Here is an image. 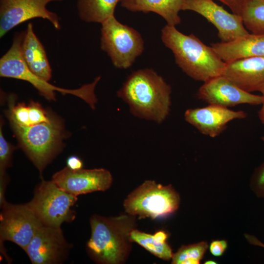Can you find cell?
I'll list each match as a JSON object with an SVG mask.
<instances>
[{
  "instance_id": "obj_2",
  "label": "cell",
  "mask_w": 264,
  "mask_h": 264,
  "mask_svg": "<svg viewBox=\"0 0 264 264\" xmlns=\"http://www.w3.org/2000/svg\"><path fill=\"white\" fill-rule=\"evenodd\" d=\"M161 40L178 67L194 80L205 82L222 74L225 63L193 34L185 35L167 24L161 30Z\"/></svg>"
},
{
  "instance_id": "obj_9",
  "label": "cell",
  "mask_w": 264,
  "mask_h": 264,
  "mask_svg": "<svg viewBox=\"0 0 264 264\" xmlns=\"http://www.w3.org/2000/svg\"><path fill=\"white\" fill-rule=\"evenodd\" d=\"M0 214V250L8 262H11L3 244L11 241L24 251L38 229L43 224L27 203L14 204L7 202Z\"/></svg>"
},
{
  "instance_id": "obj_31",
  "label": "cell",
  "mask_w": 264,
  "mask_h": 264,
  "mask_svg": "<svg viewBox=\"0 0 264 264\" xmlns=\"http://www.w3.org/2000/svg\"><path fill=\"white\" fill-rule=\"evenodd\" d=\"M245 237L249 243L264 248V243L260 242L255 237L247 234L245 235Z\"/></svg>"
},
{
  "instance_id": "obj_32",
  "label": "cell",
  "mask_w": 264,
  "mask_h": 264,
  "mask_svg": "<svg viewBox=\"0 0 264 264\" xmlns=\"http://www.w3.org/2000/svg\"><path fill=\"white\" fill-rule=\"evenodd\" d=\"M263 97V101L262 104V108L258 112V115L260 120L262 123L264 124V88L261 91Z\"/></svg>"
},
{
  "instance_id": "obj_4",
  "label": "cell",
  "mask_w": 264,
  "mask_h": 264,
  "mask_svg": "<svg viewBox=\"0 0 264 264\" xmlns=\"http://www.w3.org/2000/svg\"><path fill=\"white\" fill-rule=\"evenodd\" d=\"M24 34L25 31L15 33L12 45L0 58V77L28 82L48 100H56L55 91H57L63 94H70L78 97L87 103L91 108L95 109L97 99L94 90L101 77H97L92 83L73 89L60 88L41 79L32 72L23 58L22 45Z\"/></svg>"
},
{
  "instance_id": "obj_19",
  "label": "cell",
  "mask_w": 264,
  "mask_h": 264,
  "mask_svg": "<svg viewBox=\"0 0 264 264\" xmlns=\"http://www.w3.org/2000/svg\"><path fill=\"white\" fill-rule=\"evenodd\" d=\"M121 3L131 11L157 14L170 25L176 26L181 22L179 12L182 10L184 0H122Z\"/></svg>"
},
{
  "instance_id": "obj_7",
  "label": "cell",
  "mask_w": 264,
  "mask_h": 264,
  "mask_svg": "<svg viewBox=\"0 0 264 264\" xmlns=\"http://www.w3.org/2000/svg\"><path fill=\"white\" fill-rule=\"evenodd\" d=\"M100 46L117 68L131 67L144 49L141 34L113 16L102 23Z\"/></svg>"
},
{
  "instance_id": "obj_6",
  "label": "cell",
  "mask_w": 264,
  "mask_h": 264,
  "mask_svg": "<svg viewBox=\"0 0 264 264\" xmlns=\"http://www.w3.org/2000/svg\"><path fill=\"white\" fill-rule=\"evenodd\" d=\"M179 203L180 196L171 185L147 180L127 196L123 205L129 215L154 219L174 213Z\"/></svg>"
},
{
  "instance_id": "obj_24",
  "label": "cell",
  "mask_w": 264,
  "mask_h": 264,
  "mask_svg": "<svg viewBox=\"0 0 264 264\" xmlns=\"http://www.w3.org/2000/svg\"><path fill=\"white\" fill-rule=\"evenodd\" d=\"M2 124L0 128V173H5L6 169L11 165L14 146L4 137L2 132Z\"/></svg>"
},
{
  "instance_id": "obj_1",
  "label": "cell",
  "mask_w": 264,
  "mask_h": 264,
  "mask_svg": "<svg viewBox=\"0 0 264 264\" xmlns=\"http://www.w3.org/2000/svg\"><path fill=\"white\" fill-rule=\"evenodd\" d=\"M172 89L164 79L151 68L138 69L127 78L117 92L135 117L161 123L168 116Z\"/></svg>"
},
{
  "instance_id": "obj_13",
  "label": "cell",
  "mask_w": 264,
  "mask_h": 264,
  "mask_svg": "<svg viewBox=\"0 0 264 264\" xmlns=\"http://www.w3.org/2000/svg\"><path fill=\"white\" fill-rule=\"evenodd\" d=\"M52 180L65 191L78 197L98 191H105L112 183L110 171L104 168L72 170L67 167L55 173Z\"/></svg>"
},
{
  "instance_id": "obj_15",
  "label": "cell",
  "mask_w": 264,
  "mask_h": 264,
  "mask_svg": "<svg viewBox=\"0 0 264 264\" xmlns=\"http://www.w3.org/2000/svg\"><path fill=\"white\" fill-rule=\"evenodd\" d=\"M184 116L185 121L200 133L214 138L226 129L229 122L245 118L247 114L243 111L209 104L205 107L187 109Z\"/></svg>"
},
{
  "instance_id": "obj_26",
  "label": "cell",
  "mask_w": 264,
  "mask_h": 264,
  "mask_svg": "<svg viewBox=\"0 0 264 264\" xmlns=\"http://www.w3.org/2000/svg\"><path fill=\"white\" fill-rule=\"evenodd\" d=\"M250 187L257 196L264 198V162L254 172Z\"/></svg>"
},
{
  "instance_id": "obj_28",
  "label": "cell",
  "mask_w": 264,
  "mask_h": 264,
  "mask_svg": "<svg viewBox=\"0 0 264 264\" xmlns=\"http://www.w3.org/2000/svg\"><path fill=\"white\" fill-rule=\"evenodd\" d=\"M8 176L5 173H0V208H1L7 202L5 198V193L8 183Z\"/></svg>"
},
{
  "instance_id": "obj_20",
  "label": "cell",
  "mask_w": 264,
  "mask_h": 264,
  "mask_svg": "<svg viewBox=\"0 0 264 264\" xmlns=\"http://www.w3.org/2000/svg\"><path fill=\"white\" fill-rule=\"evenodd\" d=\"M168 234L163 230L154 235L141 232L135 228L130 234V239L142 246L156 257L164 260L172 259L173 254L171 246L167 242Z\"/></svg>"
},
{
  "instance_id": "obj_22",
  "label": "cell",
  "mask_w": 264,
  "mask_h": 264,
  "mask_svg": "<svg viewBox=\"0 0 264 264\" xmlns=\"http://www.w3.org/2000/svg\"><path fill=\"white\" fill-rule=\"evenodd\" d=\"M238 15L251 33L264 34V0H246Z\"/></svg>"
},
{
  "instance_id": "obj_25",
  "label": "cell",
  "mask_w": 264,
  "mask_h": 264,
  "mask_svg": "<svg viewBox=\"0 0 264 264\" xmlns=\"http://www.w3.org/2000/svg\"><path fill=\"white\" fill-rule=\"evenodd\" d=\"M28 106L30 126L50 120L51 116L38 102L32 101Z\"/></svg>"
},
{
  "instance_id": "obj_27",
  "label": "cell",
  "mask_w": 264,
  "mask_h": 264,
  "mask_svg": "<svg viewBox=\"0 0 264 264\" xmlns=\"http://www.w3.org/2000/svg\"><path fill=\"white\" fill-rule=\"evenodd\" d=\"M227 247V242L224 240H216L211 242L209 246L211 253L214 256H221Z\"/></svg>"
},
{
  "instance_id": "obj_16",
  "label": "cell",
  "mask_w": 264,
  "mask_h": 264,
  "mask_svg": "<svg viewBox=\"0 0 264 264\" xmlns=\"http://www.w3.org/2000/svg\"><path fill=\"white\" fill-rule=\"evenodd\" d=\"M221 75L245 91L261 92L264 88V57L250 56L225 63Z\"/></svg>"
},
{
  "instance_id": "obj_3",
  "label": "cell",
  "mask_w": 264,
  "mask_h": 264,
  "mask_svg": "<svg viewBox=\"0 0 264 264\" xmlns=\"http://www.w3.org/2000/svg\"><path fill=\"white\" fill-rule=\"evenodd\" d=\"M91 235L87 244L89 255L104 264L124 263L131 250L130 234L135 216L127 214L106 218L94 215L89 220Z\"/></svg>"
},
{
  "instance_id": "obj_23",
  "label": "cell",
  "mask_w": 264,
  "mask_h": 264,
  "mask_svg": "<svg viewBox=\"0 0 264 264\" xmlns=\"http://www.w3.org/2000/svg\"><path fill=\"white\" fill-rule=\"evenodd\" d=\"M208 248L206 242L182 245L173 254L172 264H198Z\"/></svg>"
},
{
  "instance_id": "obj_8",
  "label": "cell",
  "mask_w": 264,
  "mask_h": 264,
  "mask_svg": "<svg viewBox=\"0 0 264 264\" xmlns=\"http://www.w3.org/2000/svg\"><path fill=\"white\" fill-rule=\"evenodd\" d=\"M77 200V196L62 190L52 179H43L27 204L43 224L61 227L64 222L75 219L76 212L71 207Z\"/></svg>"
},
{
  "instance_id": "obj_33",
  "label": "cell",
  "mask_w": 264,
  "mask_h": 264,
  "mask_svg": "<svg viewBox=\"0 0 264 264\" xmlns=\"http://www.w3.org/2000/svg\"><path fill=\"white\" fill-rule=\"evenodd\" d=\"M204 264H217V263H216L215 261H213V260H208V261H206L205 262H204Z\"/></svg>"
},
{
  "instance_id": "obj_17",
  "label": "cell",
  "mask_w": 264,
  "mask_h": 264,
  "mask_svg": "<svg viewBox=\"0 0 264 264\" xmlns=\"http://www.w3.org/2000/svg\"><path fill=\"white\" fill-rule=\"evenodd\" d=\"M211 47L225 63L250 56L264 57V34L249 33L230 42L213 44Z\"/></svg>"
},
{
  "instance_id": "obj_11",
  "label": "cell",
  "mask_w": 264,
  "mask_h": 264,
  "mask_svg": "<svg viewBox=\"0 0 264 264\" xmlns=\"http://www.w3.org/2000/svg\"><path fill=\"white\" fill-rule=\"evenodd\" d=\"M64 0H0V37L28 20L41 18L49 21L56 29H60L57 15L48 10L46 5Z\"/></svg>"
},
{
  "instance_id": "obj_29",
  "label": "cell",
  "mask_w": 264,
  "mask_h": 264,
  "mask_svg": "<svg viewBox=\"0 0 264 264\" xmlns=\"http://www.w3.org/2000/svg\"><path fill=\"white\" fill-rule=\"evenodd\" d=\"M66 165L69 169L76 171L83 168V163L82 160L77 156L72 155L67 158Z\"/></svg>"
},
{
  "instance_id": "obj_14",
  "label": "cell",
  "mask_w": 264,
  "mask_h": 264,
  "mask_svg": "<svg viewBox=\"0 0 264 264\" xmlns=\"http://www.w3.org/2000/svg\"><path fill=\"white\" fill-rule=\"evenodd\" d=\"M197 96L208 104L226 108L245 104L262 105L263 101L262 95L242 90L222 75L204 82Z\"/></svg>"
},
{
  "instance_id": "obj_21",
  "label": "cell",
  "mask_w": 264,
  "mask_h": 264,
  "mask_svg": "<svg viewBox=\"0 0 264 264\" xmlns=\"http://www.w3.org/2000/svg\"><path fill=\"white\" fill-rule=\"evenodd\" d=\"M122 0H78L80 18L88 22L102 23L114 16L117 4Z\"/></svg>"
},
{
  "instance_id": "obj_30",
  "label": "cell",
  "mask_w": 264,
  "mask_h": 264,
  "mask_svg": "<svg viewBox=\"0 0 264 264\" xmlns=\"http://www.w3.org/2000/svg\"><path fill=\"white\" fill-rule=\"evenodd\" d=\"M228 6L233 13L238 15L240 7L246 0H218Z\"/></svg>"
},
{
  "instance_id": "obj_18",
  "label": "cell",
  "mask_w": 264,
  "mask_h": 264,
  "mask_svg": "<svg viewBox=\"0 0 264 264\" xmlns=\"http://www.w3.org/2000/svg\"><path fill=\"white\" fill-rule=\"evenodd\" d=\"M23 58L29 69L41 79L48 82L51 68L44 46L35 35L32 23L28 24L22 45Z\"/></svg>"
},
{
  "instance_id": "obj_12",
  "label": "cell",
  "mask_w": 264,
  "mask_h": 264,
  "mask_svg": "<svg viewBox=\"0 0 264 264\" xmlns=\"http://www.w3.org/2000/svg\"><path fill=\"white\" fill-rule=\"evenodd\" d=\"M182 10L194 11L217 28L220 42L228 43L248 35L241 16L230 13L213 0H184Z\"/></svg>"
},
{
  "instance_id": "obj_5",
  "label": "cell",
  "mask_w": 264,
  "mask_h": 264,
  "mask_svg": "<svg viewBox=\"0 0 264 264\" xmlns=\"http://www.w3.org/2000/svg\"><path fill=\"white\" fill-rule=\"evenodd\" d=\"M10 124L20 146L41 175L60 149L64 136L61 122L51 116L49 122L29 126Z\"/></svg>"
},
{
  "instance_id": "obj_10",
  "label": "cell",
  "mask_w": 264,
  "mask_h": 264,
  "mask_svg": "<svg viewBox=\"0 0 264 264\" xmlns=\"http://www.w3.org/2000/svg\"><path fill=\"white\" fill-rule=\"evenodd\" d=\"M71 247L61 227L43 224L24 251L33 264H59L67 259Z\"/></svg>"
},
{
  "instance_id": "obj_34",
  "label": "cell",
  "mask_w": 264,
  "mask_h": 264,
  "mask_svg": "<svg viewBox=\"0 0 264 264\" xmlns=\"http://www.w3.org/2000/svg\"><path fill=\"white\" fill-rule=\"evenodd\" d=\"M262 141L264 142V135H263L262 137Z\"/></svg>"
}]
</instances>
